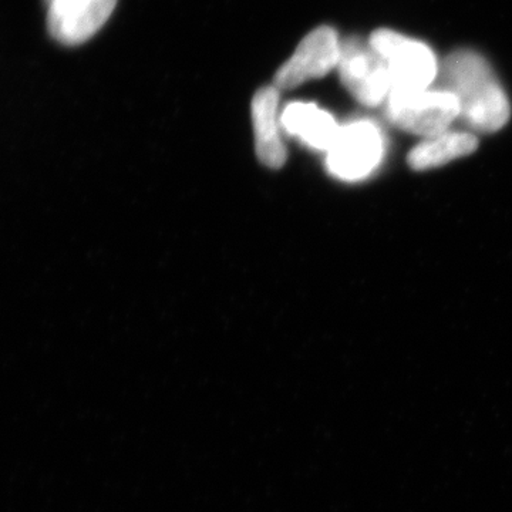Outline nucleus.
Masks as SVG:
<instances>
[{
  "label": "nucleus",
  "mask_w": 512,
  "mask_h": 512,
  "mask_svg": "<svg viewBox=\"0 0 512 512\" xmlns=\"http://www.w3.org/2000/svg\"><path fill=\"white\" fill-rule=\"evenodd\" d=\"M444 89L457 97L464 123L480 131L495 133L510 121L507 93L484 56L470 49L451 53L443 64Z\"/></svg>",
  "instance_id": "obj_1"
},
{
  "label": "nucleus",
  "mask_w": 512,
  "mask_h": 512,
  "mask_svg": "<svg viewBox=\"0 0 512 512\" xmlns=\"http://www.w3.org/2000/svg\"><path fill=\"white\" fill-rule=\"evenodd\" d=\"M369 45L386 63L392 92L430 89L439 74L436 55L420 40L392 29H377L370 36Z\"/></svg>",
  "instance_id": "obj_2"
},
{
  "label": "nucleus",
  "mask_w": 512,
  "mask_h": 512,
  "mask_svg": "<svg viewBox=\"0 0 512 512\" xmlns=\"http://www.w3.org/2000/svg\"><path fill=\"white\" fill-rule=\"evenodd\" d=\"M384 104L390 123L424 138L439 136L460 117V103L446 89L392 92Z\"/></svg>",
  "instance_id": "obj_3"
},
{
  "label": "nucleus",
  "mask_w": 512,
  "mask_h": 512,
  "mask_svg": "<svg viewBox=\"0 0 512 512\" xmlns=\"http://www.w3.org/2000/svg\"><path fill=\"white\" fill-rule=\"evenodd\" d=\"M383 154L384 138L377 124L353 121L340 127L339 136L328 151V168L340 180H362L376 170Z\"/></svg>",
  "instance_id": "obj_4"
},
{
  "label": "nucleus",
  "mask_w": 512,
  "mask_h": 512,
  "mask_svg": "<svg viewBox=\"0 0 512 512\" xmlns=\"http://www.w3.org/2000/svg\"><path fill=\"white\" fill-rule=\"evenodd\" d=\"M338 69L346 89L363 106H380L392 93L386 63L369 43L365 45L359 39L342 43Z\"/></svg>",
  "instance_id": "obj_5"
},
{
  "label": "nucleus",
  "mask_w": 512,
  "mask_h": 512,
  "mask_svg": "<svg viewBox=\"0 0 512 512\" xmlns=\"http://www.w3.org/2000/svg\"><path fill=\"white\" fill-rule=\"evenodd\" d=\"M340 50L342 43L338 33L329 26H320L299 43L291 59L278 70L275 87L293 89L309 80L326 76L338 67Z\"/></svg>",
  "instance_id": "obj_6"
},
{
  "label": "nucleus",
  "mask_w": 512,
  "mask_h": 512,
  "mask_svg": "<svg viewBox=\"0 0 512 512\" xmlns=\"http://www.w3.org/2000/svg\"><path fill=\"white\" fill-rule=\"evenodd\" d=\"M117 0H52L47 13L50 35L63 45H80L110 19Z\"/></svg>",
  "instance_id": "obj_7"
},
{
  "label": "nucleus",
  "mask_w": 512,
  "mask_h": 512,
  "mask_svg": "<svg viewBox=\"0 0 512 512\" xmlns=\"http://www.w3.org/2000/svg\"><path fill=\"white\" fill-rule=\"evenodd\" d=\"M279 89L264 87L252 100V123H254L256 156L269 168H281L286 161V150L279 134L281 119H278Z\"/></svg>",
  "instance_id": "obj_8"
},
{
  "label": "nucleus",
  "mask_w": 512,
  "mask_h": 512,
  "mask_svg": "<svg viewBox=\"0 0 512 512\" xmlns=\"http://www.w3.org/2000/svg\"><path fill=\"white\" fill-rule=\"evenodd\" d=\"M281 126L316 150L329 151L339 136L340 126L328 111L312 103H292L281 114Z\"/></svg>",
  "instance_id": "obj_9"
},
{
  "label": "nucleus",
  "mask_w": 512,
  "mask_h": 512,
  "mask_svg": "<svg viewBox=\"0 0 512 512\" xmlns=\"http://www.w3.org/2000/svg\"><path fill=\"white\" fill-rule=\"evenodd\" d=\"M477 147L478 140L473 133L447 130L417 144L410 151L407 163L413 170L426 171L451 163L457 158L470 156Z\"/></svg>",
  "instance_id": "obj_10"
},
{
  "label": "nucleus",
  "mask_w": 512,
  "mask_h": 512,
  "mask_svg": "<svg viewBox=\"0 0 512 512\" xmlns=\"http://www.w3.org/2000/svg\"><path fill=\"white\" fill-rule=\"evenodd\" d=\"M50 2H52V0H46L47 5H49Z\"/></svg>",
  "instance_id": "obj_11"
}]
</instances>
